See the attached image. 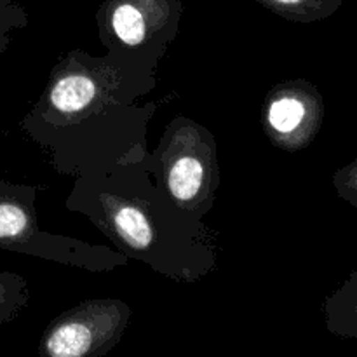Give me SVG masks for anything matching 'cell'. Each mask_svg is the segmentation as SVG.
I'll list each match as a JSON object with an SVG mask.
<instances>
[{"mask_svg":"<svg viewBox=\"0 0 357 357\" xmlns=\"http://www.w3.org/2000/svg\"><path fill=\"white\" fill-rule=\"evenodd\" d=\"M37 234L24 192L0 181V248L24 251Z\"/></svg>","mask_w":357,"mask_h":357,"instance_id":"cell-3","label":"cell"},{"mask_svg":"<svg viewBox=\"0 0 357 357\" xmlns=\"http://www.w3.org/2000/svg\"><path fill=\"white\" fill-rule=\"evenodd\" d=\"M128 307L114 300L87 302L63 314L42 338V352L52 357H86L107 352L124 331Z\"/></svg>","mask_w":357,"mask_h":357,"instance_id":"cell-1","label":"cell"},{"mask_svg":"<svg viewBox=\"0 0 357 357\" xmlns=\"http://www.w3.org/2000/svg\"><path fill=\"white\" fill-rule=\"evenodd\" d=\"M114 229L128 246L135 250H145L152 243V229L149 220L135 206L122 204L114 211Z\"/></svg>","mask_w":357,"mask_h":357,"instance_id":"cell-6","label":"cell"},{"mask_svg":"<svg viewBox=\"0 0 357 357\" xmlns=\"http://www.w3.org/2000/svg\"><path fill=\"white\" fill-rule=\"evenodd\" d=\"M110 21L115 37L122 44L136 47L149 37V23L142 10L132 3H121L115 7Z\"/></svg>","mask_w":357,"mask_h":357,"instance_id":"cell-7","label":"cell"},{"mask_svg":"<svg viewBox=\"0 0 357 357\" xmlns=\"http://www.w3.org/2000/svg\"><path fill=\"white\" fill-rule=\"evenodd\" d=\"M209 166L206 152L181 150L171 155L166 169V185L173 199L180 204H197L209 190Z\"/></svg>","mask_w":357,"mask_h":357,"instance_id":"cell-2","label":"cell"},{"mask_svg":"<svg viewBox=\"0 0 357 357\" xmlns=\"http://www.w3.org/2000/svg\"><path fill=\"white\" fill-rule=\"evenodd\" d=\"M3 40V24H2V10H0V47H2Z\"/></svg>","mask_w":357,"mask_h":357,"instance_id":"cell-10","label":"cell"},{"mask_svg":"<svg viewBox=\"0 0 357 357\" xmlns=\"http://www.w3.org/2000/svg\"><path fill=\"white\" fill-rule=\"evenodd\" d=\"M274 2L279 3V6H295L300 0H274Z\"/></svg>","mask_w":357,"mask_h":357,"instance_id":"cell-9","label":"cell"},{"mask_svg":"<svg viewBox=\"0 0 357 357\" xmlns=\"http://www.w3.org/2000/svg\"><path fill=\"white\" fill-rule=\"evenodd\" d=\"M24 282L17 275L9 272H0V324L13 319L20 310L26 296H24Z\"/></svg>","mask_w":357,"mask_h":357,"instance_id":"cell-8","label":"cell"},{"mask_svg":"<svg viewBox=\"0 0 357 357\" xmlns=\"http://www.w3.org/2000/svg\"><path fill=\"white\" fill-rule=\"evenodd\" d=\"M307 119V105L289 91H274L267 108V122L271 131L279 138L295 136Z\"/></svg>","mask_w":357,"mask_h":357,"instance_id":"cell-4","label":"cell"},{"mask_svg":"<svg viewBox=\"0 0 357 357\" xmlns=\"http://www.w3.org/2000/svg\"><path fill=\"white\" fill-rule=\"evenodd\" d=\"M96 96V82L84 73H70L56 80L51 87V103L63 114H79L93 103Z\"/></svg>","mask_w":357,"mask_h":357,"instance_id":"cell-5","label":"cell"}]
</instances>
